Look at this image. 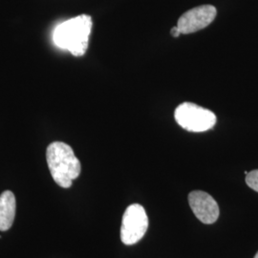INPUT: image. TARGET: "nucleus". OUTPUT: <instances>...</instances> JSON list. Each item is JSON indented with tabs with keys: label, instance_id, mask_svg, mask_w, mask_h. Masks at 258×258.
Masks as SVG:
<instances>
[{
	"label": "nucleus",
	"instance_id": "obj_2",
	"mask_svg": "<svg viewBox=\"0 0 258 258\" xmlns=\"http://www.w3.org/2000/svg\"><path fill=\"white\" fill-rule=\"evenodd\" d=\"M47 164L54 181L63 188H69L82 170L81 162L70 146L62 142H54L46 151Z\"/></svg>",
	"mask_w": 258,
	"mask_h": 258
},
{
	"label": "nucleus",
	"instance_id": "obj_5",
	"mask_svg": "<svg viewBox=\"0 0 258 258\" xmlns=\"http://www.w3.org/2000/svg\"><path fill=\"white\" fill-rule=\"evenodd\" d=\"M217 10L212 5H202L185 12L178 20L181 34H191L208 27L216 18Z\"/></svg>",
	"mask_w": 258,
	"mask_h": 258
},
{
	"label": "nucleus",
	"instance_id": "obj_4",
	"mask_svg": "<svg viewBox=\"0 0 258 258\" xmlns=\"http://www.w3.org/2000/svg\"><path fill=\"white\" fill-rule=\"evenodd\" d=\"M148 217L146 210L139 204H132L125 210L120 228V240L124 245H134L148 231Z\"/></svg>",
	"mask_w": 258,
	"mask_h": 258
},
{
	"label": "nucleus",
	"instance_id": "obj_9",
	"mask_svg": "<svg viewBox=\"0 0 258 258\" xmlns=\"http://www.w3.org/2000/svg\"><path fill=\"white\" fill-rule=\"evenodd\" d=\"M171 35L173 36L174 37H178L180 35H181V32H180V30H179V28L176 27L172 28V30H171Z\"/></svg>",
	"mask_w": 258,
	"mask_h": 258
},
{
	"label": "nucleus",
	"instance_id": "obj_1",
	"mask_svg": "<svg viewBox=\"0 0 258 258\" xmlns=\"http://www.w3.org/2000/svg\"><path fill=\"white\" fill-rule=\"evenodd\" d=\"M92 26V18L88 15H81L68 19L54 30V44L75 56H82L88 48Z\"/></svg>",
	"mask_w": 258,
	"mask_h": 258
},
{
	"label": "nucleus",
	"instance_id": "obj_7",
	"mask_svg": "<svg viewBox=\"0 0 258 258\" xmlns=\"http://www.w3.org/2000/svg\"><path fill=\"white\" fill-rule=\"evenodd\" d=\"M16 216V197L10 190L0 195V231H8Z\"/></svg>",
	"mask_w": 258,
	"mask_h": 258
},
{
	"label": "nucleus",
	"instance_id": "obj_3",
	"mask_svg": "<svg viewBox=\"0 0 258 258\" xmlns=\"http://www.w3.org/2000/svg\"><path fill=\"white\" fill-rule=\"evenodd\" d=\"M176 122L189 132H205L216 124V116L212 111L192 102H183L175 109Z\"/></svg>",
	"mask_w": 258,
	"mask_h": 258
},
{
	"label": "nucleus",
	"instance_id": "obj_6",
	"mask_svg": "<svg viewBox=\"0 0 258 258\" xmlns=\"http://www.w3.org/2000/svg\"><path fill=\"white\" fill-rule=\"evenodd\" d=\"M188 203L195 216L204 224H213L219 217V207L212 196L202 190L188 194Z\"/></svg>",
	"mask_w": 258,
	"mask_h": 258
},
{
	"label": "nucleus",
	"instance_id": "obj_8",
	"mask_svg": "<svg viewBox=\"0 0 258 258\" xmlns=\"http://www.w3.org/2000/svg\"><path fill=\"white\" fill-rule=\"evenodd\" d=\"M246 184L251 189L258 192V169L248 172V174L246 175Z\"/></svg>",
	"mask_w": 258,
	"mask_h": 258
},
{
	"label": "nucleus",
	"instance_id": "obj_10",
	"mask_svg": "<svg viewBox=\"0 0 258 258\" xmlns=\"http://www.w3.org/2000/svg\"><path fill=\"white\" fill-rule=\"evenodd\" d=\"M253 258H258V251H257V253H256V254H255V256H254V257Z\"/></svg>",
	"mask_w": 258,
	"mask_h": 258
}]
</instances>
